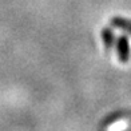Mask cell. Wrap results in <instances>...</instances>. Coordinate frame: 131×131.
<instances>
[{
    "label": "cell",
    "instance_id": "2",
    "mask_svg": "<svg viewBox=\"0 0 131 131\" xmlns=\"http://www.w3.org/2000/svg\"><path fill=\"white\" fill-rule=\"evenodd\" d=\"M102 40H103V46H104L106 51L110 52L115 44V35H114L111 28H103L102 29Z\"/></svg>",
    "mask_w": 131,
    "mask_h": 131
},
{
    "label": "cell",
    "instance_id": "3",
    "mask_svg": "<svg viewBox=\"0 0 131 131\" xmlns=\"http://www.w3.org/2000/svg\"><path fill=\"white\" fill-rule=\"evenodd\" d=\"M111 26L131 34V20H128V19H124V17H121V16H115L111 19Z\"/></svg>",
    "mask_w": 131,
    "mask_h": 131
},
{
    "label": "cell",
    "instance_id": "1",
    "mask_svg": "<svg viewBox=\"0 0 131 131\" xmlns=\"http://www.w3.org/2000/svg\"><path fill=\"white\" fill-rule=\"evenodd\" d=\"M116 52L122 63H127L130 59V41L126 35H121L116 40Z\"/></svg>",
    "mask_w": 131,
    "mask_h": 131
}]
</instances>
